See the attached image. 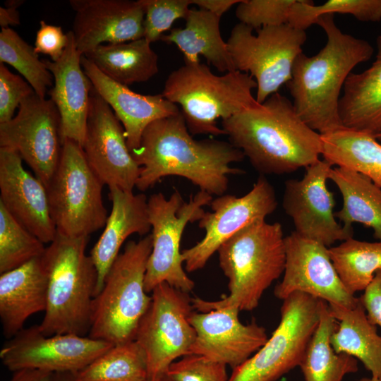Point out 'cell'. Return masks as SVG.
I'll return each mask as SVG.
<instances>
[{"instance_id":"obj_1","label":"cell","mask_w":381,"mask_h":381,"mask_svg":"<svg viewBox=\"0 0 381 381\" xmlns=\"http://www.w3.org/2000/svg\"><path fill=\"white\" fill-rule=\"evenodd\" d=\"M131 155L140 167L135 187L140 191L165 176H178L200 190L220 196L228 188L229 176L245 173L231 167L244 159L241 150L230 142L195 140L181 112L150 123Z\"/></svg>"},{"instance_id":"obj_2","label":"cell","mask_w":381,"mask_h":381,"mask_svg":"<svg viewBox=\"0 0 381 381\" xmlns=\"http://www.w3.org/2000/svg\"><path fill=\"white\" fill-rule=\"evenodd\" d=\"M229 142L261 175L289 174L320 159L321 134L298 115L293 102L276 92L263 103L222 121Z\"/></svg>"},{"instance_id":"obj_3","label":"cell","mask_w":381,"mask_h":381,"mask_svg":"<svg viewBox=\"0 0 381 381\" xmlns=\"http://www.w3.org/2000/svg\"><path fill=\"white\" fill-rule=\"evenodd\" d=\"M334 16L325 14L316 20L315 24L326 34V44L313 56L301 53L286 84L298 115L321 135L343 127L339 114L341 90L353 68L374 53L368 41L342 32Z\"/></svg>"},{"instance_id":"obj_4","label":"cell","mask_w":381,"mask_h":381,"mask_svg":"<svg viewBox=\"0 0 381 381\" xmlns=\"http://www.w3.org/2000/svg\"><path fill=\"white\" fill-rule=\"evenodd\" d=\"M217 253L229 294L218 301L192 298L193 308L199 312L224 308L253 310L265 290L284 273L286 248L282 226L265 219L254 222L225 241Z\"/></svg>"},{"instance_id":"obj_5","label":"cell","mask_w":381,"mask_h":381,"mask_svg":"<svg viewBox=\"0 0 381 381\" xmlns=\"http://www.w3.org/2000/svg\"><path fill=\"white\" fill-rule=\"evenodd\" d=\"M89 236L68 237L59 233L42 256L47 276L44 316L37 325L45 336L90 331L97 272L85 253Z\"/></svg>"},{"instance_id":"obj_6","label":"cell","mask_w":381,"mask_h":381,"mask_svg":"<svg viewBox=\"0 0 381 381\" xmlns=\"http://www.w3.org/2000/svg\"><path fill=\"white\" fill-rule=\"evenodd\" d=\"M257 83L250 74L233 71L218 75L200 62L184 63L167 77L162 96L181 107L190 133L226 135L217 120L227 119L259 104L252 90Z\"/></svg>"},{"instance_id":"obj_7","label":"cell","mask_w":381,"mask_h":381,"mask_svg":"<svg viewBox=\"0 0 381 381\" xmlns=\"http://www.w3.org/2000/svg\"><path fill=\"white\" fill-rule=\"evenodd\" d=\"M152 248L151 234L126 244L93 298L88 337L114 345L134 340L152 301L145 287Z\"/></svg>"},{"instance_id":"obj_8","label":"cell","mask_w":381,"mask_h":381,"mask_svg":"<svg viewBox=\"0 0 381 381\" xmlns=\"http://www.w3.org/2000/svg\"><path fill=\"white\" fill-rule=\"evenodd\" d=\"M103 186L88 165L82 147L64 140L58 167L46 188L57 233L89 236L104 227L108 216L102 197Z\"/></svg>"},{"instance_id":"obj_9","label":"cell","mask_w":381,"mask_h":381,"mask_svg":"<svg viewBox=\"0 0 381 381\" xmlns=\"http://www.w3.org/2000/svg\"><path fill=\"white\" fill-rule=\"evenodd\" d=\"M212 195L199 190L185 202L181 193L175 190L169 198L162 193L152 194L147 200L149 220L152 229V248L145 279L147 293L162 283L189 293L193 281L183 267L180 243L188 223L199 221L210 205Z\"/></svg>"},{"instance_id":"obj_10","label":"cell","mask_w":381,"mask_h":381,"mask_svg":"<svg viewBox=\"0 0 381 381\" xmlns=\"http://www.w3.org/2000/svg\"><path fill=\"white\" fill-rule=\"evenodd\" d=\"M253 29L239 23L226 44L236 70L250 75L257 83L255 99L263 103L286 84L296 57L302 53L306 30L288 23Z\"/></svg>"},{"instance_id":"obj_11","label":"cell","mask_w":381,"mask_h":381,"mask_svg":"<svg viewBox=\"0 0 381 381\" xmlns=\"http://www.w3.org/2000/svg\"><path fill=\"white\" fill-rule=\"evenodd\" d=\"M322 301L298 292L283 300L280 321L272 336L233 369L228 381H277L299 366L319 323Z\"/></svg>"},{"instance_id":"obj_12","label":"cell","mask_w":381,"mask_h":381,"mask_svg":"<svg viewBox=\"0 0 381 381\" xmlns=\"http://www.w3.org/2000/svg\"><path fill=\"white\" fill-rule=\"evenodd\" d=\"M151 293L150 305L134 340L146 355V381H157L179 358L191 353L196 334L190 322L193 307L188 293L167 283L159 284Z\"/></svg>"},{"instance_id":"obj_13","label":"cell","mask_w":381,"mask_h":381,"mask_svg":"<svg viewBox=\"0 0 381 381\" xmlns=\"http://www.w3.org/2000/svg\"><path fill=\"white\" fill-rule=\"evenodd\" d=\"M60 128L56 105L34 92L20 103L12 119L0 123V147L16 151L47 188L61 157Z\"/></svg>"},{"instance_id":"obj_14","label":"cell","mask_w":381,"mask_h":381,"mask_svg":"<svg viewBox=\"0 0 381 381\" xmlns=\"http://www.w3.org/2000/svg\"><path fill=\"white\" fill-rule=\"evenodd\" d=\"M211 211L198 221L204 237L191 248L183 250L185 269L193 272L202 269L220 246L235 234L251 223L265 219L277 207L272 185L260 175L250 190L243 196L222 195L212 199Z\"/></svg>"},{"instance_id":"obj_15","label":"cell","mask_w":381,"mask_h":381,"mask_svg":"<svg viewBox=\"0 0 381 381\" xmlns=\"http://www.w3.org/2000/svg\"><path fill=\"white\" fill-rule=\"evenodd\" d=\"M113 345L75 334L45 336L36 325L9 339L0 351V358L12 372L30 368L78 373Z\"/></svg>"},{"instance_id":"obj_16","label":"cell","mask_w":381,"mask_h":381,"mask_svg":"<svg viewBox=\"0 0 381 381\" xmlns=\"http://www.w3.org/2000/svg\"><path fill=\"white\" fill-rule=\"evenodd\" d=\"M332 166L320 159L306 168L301 179L285 182L282 206L299 235L329 248L353 237V228L338 223L335 200L327 181Z\"/></svg>"},{"instance_id":"obj_17","label":"cell","mask_w":381,"mask_h":381,"mask_svg":"<svg viewBox=\"0 0 381 381\" xmlns=\"http://www.w3.org/2000/svg\"><path fill=\"white\" fill-rule=\"evenodd\" d=\"M82 149L88 165L103 185L133 192L140 167L128 147L121 123L94 89Z\"/></svg>"},{"instance_id":"obj_18","label":"cell","mask_w":381,"mask_h":381,"mask_svg":"<svg viewBox=\"0 0 381 381\" xmlns=\"http://www.w3.org/2000/svg\"><path fill=\"white\" fill-rule=\"evenodd\" d=\"M286 262L282 282L274 294L284 300L294 293H303L328 305L353 307L359 298L342 284L331 260L329 248L291 232L285 237Z\"/></svg>"},{"instance_id":"obj_19","label":"cell","mask_w":381,"mask_h":381,"mask_svg":"<svg viewBox=\"0 0 381 381\" xmlns=\"http://www.w3.org/2000/svg\"><path fill=\"white\" fill-rule=\"evenodd\" d=\"M239 311L236 308L193 311L190 322L196 336L191 353L229 365L233 370L257 352L268 339L266 330L255 321L243 324Z\"/></svg>"},{"instance_id":"obj_20","label":"cell","mask_w":381,"mask_h":381,"mask_svg":"<svg viewBox=\"0 0 381 381\" xmlns=\"http://www.w3.org/2000/svg\"><path fill=\"white\" fill-rule=\"evenodd\" d=\"M69 4L75 11V43L83 55L103 43L144 37L145 12L140 0H71Z\"/></svg>"},{"instance_id":"obj_21","label":"cell","mask_w":381,"mask_h":381,"mask_svg":"<svg viewBox=\"0 0 381 381\" xmlns=\"http://www.w3.org/2000/svg\"><path fill=\"white\" fill-rule=\"evenodd\" d=\"M0 202L44 244L54 241L57 231L45 186L25 169L16 151L6 147H0Z\"/></svg>"},{"instance_id":"obj_22","label":"cell","mask_w":381,"mask_h":381,"mask_svg":"<svg viewBox=\"0 0 381 381\" xmlns=\"http://www.w3.org/2000/svg\"><path fill=\"white\" fill-rule=\"evenodd\" d=\"M68 34V44L62 56L56 61H42L54 78L48 94L60 115L61 142L71 140L82 147L93 86L81 66L83 54L76 47L73 31Z\"/></svg>"},{"instance_id":"obj_23","label":"cell","mask_w":381,"mask_h":381,"mask_svg":"<svg viewBox=\"0 0 381 381\" xmlns=\"http://www.w3.org/2000/svg\"><path fill=\"white\" fill-rule=\"evenodd\" d=\"M81 66L94 90L109 104L122 123L131 152L139 147L143 133L150 123L181 112L176 104L162 94L141 95L111 80L84 55L81 57Z\"/></svg>"},{"instance_id":"obj_24","label":"cell","mask_w":381,"mask_h":381,"mask_svg":"<svg viewBox=\"0 0 381 381\" xmlns=\"http://www.w3.org/2000/svg\"><path fill=\"white\" fill-rule=\"evenodd\" d=\"M109 189L111 210L90 255L97 272L95 296L101 291L106 276L126 238L133 234L147 235L151 229L147 198L145 194H135L117 187Z\"/></svg>"},{"instance_id":"obj_25","label":"cell","mask_w":381,"mask_h":381,"mask_svg":"<svg viewBox=\"0 0 381 381\" xmlns=\"http://www.w3.org/2000/svg\"><path fill=\"white\" fill-rule=\"evenodd\" d=\"M47 284L42 257L1 274L0 319L6 337H13L31 315L45 311Z\"/></svg>"},{"instance_id":"obj_26","label":"cell","mask_w":381,"mask_h":381,"mask_svg":"<svg viewBox=\"0 0 381 381\" xmlns=\"http://www.w3.org/2000/svg\"><path fill=\"white\" fill-rule=\"evenodd\" d=\"M376 46L372 65L360 73L349 75L339 101L342 126L374 136L381 135V35Z\"/></svg>"},{"instance_id":"obj_27","label":"cell","mask_w":381,"mask_h":381,"mask_svg":"<svg viewBox=\"0 0 381 381\" xmlns=\"http://www.w3.org/2000/svg\"><path fill=\"white\" fill-rule=\"evenodd\" d=\"M220 18L202 8H190L185 27L171 29L160 40L174 44L183 53L184 63L200 62L201 55L219 72L236 71L226 42L221 35Z\"/></svg>"},{"instance_id":"obj_28","label":"cell","mask_w":381,"mask_h":381,"mask_svg":"<svg viewBox=\"0 0 381 381\" xmlns=\"http://www.w3.org/2000/svg\"><path fill=\"white\" fill-rule=\"evenodd\" d=\"M329 306L337 321L330 339L334 351L358 359L373 377L381 380V335L369 320L360 298L353 307Z\"/></svg>"},{"instance_id":"obj_29","label":"cell","mask_w":381,"mask_h":381,"mask_svg":"<svg viewBox=\"0 0 381 381\" xmlns=\"http://www.w3.org/2000/svg\"><path fill=\"white\" fill-rule=\"evenodd\" d=\"M84 56L104 75L126 86L147 82L159 71L157 54L144 37L102 44Z\"/></svg>"},{"instance_id":"obj_30","label":"cell","mask_w":381,"mask_h":381,"mask_svg":"<svg viewBox=\"0 0 381 381\" xmlns=\"http://www.w3.org/2000/svg\"><path fill=\"white\" fill-rule=\"evenodd\" d=\"M328 179L341 193L343 205L334 212L346 227L360 223L373 230L381 241V188L364 175L342 167H332Z\"/></svg>"},{"instance_id":"obj_31","label":"cell","mask_w":381,"mask_h":381,"mask_svg":"<svg viewBox=\"0 0 381 381\" xmlns=\"http://www.w3.org/2000/svg\"><path fill=\"white\" fill-rule=\"evenodd\" d=\"M321 139L324 160L360 173L381 188V144L374 135L343 126Z\"/></svg>"},{"instance_id":"obj_32","label":"cell","mask_w":381,"mask_h":381,"mask_svg":"<svg viewBox=\"0 0 381 381\" xmlns=\"http://www.w3.org/2000/svg\"><path fill=\"white\" fill-rule=\"evenodd\" d=\"M337 327V320L323 301L319 323L299 365L305 381H342L346 375L358 371L356 358L337 353L331 344Z\"/></svg>"},{"instance_id":"obj_33","label":"cell","mask_w":381,"mask_h":381,"mask_svg":"<svg viewBox=\"0 0 381 381\" xmlns=\"http://www.w3.org/2000/svg\"><path fill=\"white\" fill-rule=\"evenodd\" d=\"M329 253L342 284L352 295L364 291L381 269V241L368 242L351 237L329 247Z\"/></svg>"},{"instance_id":"obj_34","label":"cell","mask_w":381,"mask_h":381,"mask_svg":"<svg viewBox=\"0 0 381 381\" xmlns=\"http://www.w3.org/2000/svg\"><path fill=\"white\" fill-rule=\"evenodd\" d=\"M77 375L80 381H146V355L135 340L113 345Z\"/></svg>"},{"instance_id":"obj_35","label":"cell","mask_w":381,"mask_h":381,"mask_svg":"<svg viewBox=\"0 0 381 381\" xmlns=\"http://www.w3.org/2000/svg\"><path fill=\"white\" fill-rule=\"evenodd\" d=\"M0 64H8L16 69L42 98H45L47 89L54 85L52 74L35 47L11 28H1L0 32Z\"/></svg>"},{"instance_id":"obj_36","label":"cell","mask_w":381,"mask_h":381,"mask_svg":"<svg viewBox=\"0 0 381 381\" xmlns=\"http://www.w3.org/2000/svg\"><path fill=\"white\" fill-rule=\"evenodd\" d=\"M45 250L44 243L0 202V274L42 257Z\"/></svg>"},{"instance_id":"obj_37","label":"cell","mask_w":381,"mask_h":381,"mask_svg":"<svg viewBox=\"0 0 381 381\" xmlns=\"http://www.w3.org/2000/svg\"><path fill=\"white\" fill-rule=\"evenodd\" d=\"M349 14L363 22L381 20V0H329L321 5L313 1L296 0L289 15L288 24L306 30L325 14Z\"/></svg>"},{"instance_id":"obj_38","label":"cell","mask_w":381,"mask_h":381,"mask_svg":"<svg viewBox=\"0 0 381 381\" xmlns=\"http://www.w3.org/2000/svg\"><path fill=\"white\" fill-rule=\"evenodd\" d=\"M145 12L144 38L150 44L160 40L179 18H186L191 0H140Z\"/></svg>"},{"instance_id":"obj_39","label":"cell","mask_w":381,"mask_h":381,"mask_svg":"<svg viewBox=\"0 0 381 381\" xmlns=\"http://www.w3.org/2000/svg\"><path fill=\"white\" fill-rule=\"evenodd\" d=\"M296 0H242L235 11L236 18L253 30L288 23Z\"/></svg>"},{"instance_id":"obj_40","label":"cell","mask_w":381,"mask_h":381,"mask_svg":"<svg viewBox=\"0 0 381 381\" xmlns=\"http://www.w3.org/2000/svg\"><path fill=\"white\" fill-rule=\"evenodd\" d=\"M174 381H228L226 365L190 353L174 361L167 373Z\"/></svg>"},{"instance_id":"obj_41","label":"cell","mask_w":381,"mask_h":381,"mask_svg":"<svg viewBox=\"0 0 381 381\" xmlns=\"http://www.w3.org/2000/svg\"><path fill=\"white\" fill-rule=\"evenodd\" d=\"M34 92L27 81L0 64V123L12 119L16 108Z\"/></svg>"},{"instance_id":"obj_42","label":"cell","mask_w":381,"mask_h":381,"mask_svg":"<svg viewBox=\"0 0 381 381\" xmlns=\"http://www.w3.org/2000/svg\"><path fill=\"white\" fill-rule=\"evenodd\" d=\"M68 41V32L65 34L61 26L40 20L34 47L38 54L48 55L52 61H56L62 56Z\"/></svg>"},{"instance_id":"obj_43","label":"cell","mask_w":381,"mask_h":381,"mask_svg":"<svg viewBox=\"0 0 381 381\" xmlns=\"http://www.w3.org/2000/svg\"><path fill=\"white\" fill-rule=\"evenodd\" d=\"M369 320L381 328V269L360 298Z\"/></svg>"},{"instance_id":"obj_44","label":"cell","mask_w":381,"mask_h":381,"mask_svg":"<svg viewBox=\"0 0 381 381\" xmlns=\"http://www.w3.org/2000/svg\"><path fill=\"white\" fill-rule=\"evenodd\" d=\"M242 0H191L192 4L199 8L207 11L221 18L234 5L238 4Z\"/></svg>"},{"instance_id":"obj_45","label":"cell","mask_w":381,"mask_h":381,"mask_svg":"<svg viewBox=\"0 0 381 381\" xmlns=\"http://www.w3.org/2000/svg\"><path fill=\"white\" fill-rule=\"evenodd\" d=\"M54 373L38 369H21L13 372L8 381H54Z\"/></svg>"},{"instance_id":"obj_46","label":"cell","mask_w":381,"mask_h":381,"mask_svg":"<svg viewBox=\"0 0 381 381\" xmlns=\"http://www.w3.org/2000/svg\"><path fill=\"white\" fill-rule=\"evenodd\" d=\"M20 23V14L16 8L0 7V25L1 28H10Z\"/></svg>"},{"instance_id":"obj_47","label":"cell","mask_w":381,"mask_h":381,"mask_svg":"<svg viewBox=\"0 0 381 381\" xmlns=\"http://www.w3.org/2000/svg\"><path fill=\"white\" fill-rule=\"evenodd\" d=\"M54 381H80L77 373L60 372L55 373Z\"/></svg>"},{"instance_id":"obj_48","label":"cell","mask_w":381,"mask_h":381,"mask_svg":"<svg viewBox=\"0 0 381 381\" xmlns=\"http://www.w3.org/2000/svg\"><path fill=\"white\" fill-rule=\"evenodd\" d=\"M24 1L21 0H9L6 1L5 3L6 7H13L18 8L22 4H23Z\"/></svg>"},{"instance_id":"obj_49","label":"cell","mask_w":381,"mask_h":381,"mask_svg":"<svg viewBox=\"0 0 381 381\" xmlns=\"http://www.w3.org/2000/svg\"><path fill=\"white\" fill-rule=\"evenodd\" d=\"M157 381H174L173 379H171L167 374L159 379Z\"/></svg>"},{"instance_id":"obj_50","label":"cell","mask_w":381,"mask_h":381,"mask_svg":"<svg viewBox=\"0 0 381 381\" xmlns=\"http://www.w3.org/2000/svg\"><path fill=\"white\" fill-rule=\"evenodd\" d=\"M360 381H381V380L371 377L370 378L363 377Z\"/></svg>"},{"instance_id":"obj_51","label":"cell","mask_w":381,"mask_h":381,"mask_svg":"<svg viewBox=\"0 0 381 381\" xmlns=\"http://www.w3.org/2000/svg\"><path fill=\"white\" fill-rule=\"evenodd\" d=\"M375 138L377 140H381V135L375 136Z\"/></svg>"}]
</instances>
